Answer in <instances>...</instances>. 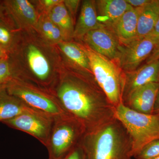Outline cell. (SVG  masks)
<instances>
[{
	"mask_svg": "<svg viewBox=\"0 0 159 159\" xmlns=\"http://www.w3.org/2000/svg\"><path fill=\"white\" fill-rule=\"evenodd\" d=\"M55 96L66 111L82 125L85 134L116 119V107L88 71L62 79Z\"/></svg>",
	"mask_w": 159,
	"mask_h": 159,
	"instance_id": "1",
	"label": "cell"
},
{
	"mask_svg": "<svg viewBox=\"0 0 159 159\" xmlns=\"http://www.w3.org/2000/svg\"><path fill=\"white\" fill-rule=\"evenodd\" d=\"M87 159H132L131 140L123 124L116 119L85 134L81 142Z\"/></svg>",
	"mask_w": 159,
	"mask_h": 159,
	"instance_id": "2",
	"label": "cell"
},
{
	"mask_svg": "<svg viewBox=\"0 0 159 159\" xmlns=\"http://www.w3.org/2000/svg\"><path fill=\"white\" fill-rule=\"evenodd\" d=\"M116 108V118L123 124L131 140L133 157L146 144L159 139V116L140 113L122 103Z\"/></svg>",
	"mask_w": 159,
	"mask_h": 159,
	"instance_id": "3",
	"label": "cell"
},
{
	"mask_svg": "<svg viewBox=\"0 0 159 159\" xmlns=\"http://www.w3.org/2000/svg\"><path fill=\"white\" fill-rule=\"evenodd\" d=\"M79 45L87 56L96 81L112 104L116 107L122 103L123 72L116 61L98 54L87 45Z\"/></svg>",
	"mask_w": 159,
	"mask_h": 159,
	"instance_id": "4",
	"label": "cell"
},
{
	"mask_svg": "<svg viewBox=\"0 0 159 159\" xmlns=\"http://www.w3.org/2000/svg\"><path fill=\"white\" fill-rule=\"evenodd\" d=\"M85 131L70 115L54 118L50 138L46 145L48 159H63L82 142Z\"/></svg>",
	"mask_w": 159,
	"mask_h": 159,
	"instance_id": "5",
	"label": "cell"
},
{
	"mask_svg": "<svg viewBox=\"0 0 159 159\" xmlns=\"http://www.w3.org/2000/svg\"><path fill=\"white\" fill-rule=\"evenodd\" d=\"M6 89L9 94L18 98L26 105L53 118L69 115L55 96L24 84L18 80L11 79L6 84Z\"/></svg>",
	"mask_w": 159,
	"mask_h": 159,
	"instance_id": "6",
	"label": "cell"
},
{
	"mask_svg": "<svg viewBox=\"0 0 159 159\" xmlns=\"http://www.w3.org/2000/svg\"><path fill=\"white\" fill-rule=\"evenodd\" d=\"M54 118L37 110H30L3 121L10 128L31 135L46 146L54 123Z\"/></svg>",
	"mask_w": 159,
	"mask_h": 159,
	"instance_id": "7",
	"label": "cell"
},
{
	"mask_svg": "<svg viewBox=\"0 0 159 159\" xmlns=\"http://www.w3.org/2000/svg\"><path fill=\"white\" fill-rule=\"evenodd\" d=\"M157 46V43L149 36L135 38L127 44L122 45L117 63L124 73L135 70L146 61Z\"/></svg>",
	"mask_w": 159,
	"mask_h": 159,
	"instance_id": "8",
	"label": "cell"
},
{
	"mask_svg": "<svg viewBox=\"0 0 159 159\" xmlns=\"http://www.w3.org/2000/svg\"><path fill=\"white\" fill-rule=\"evenodd\" d=\"M82 40L94 51L117 62L122 45L110 29L100 27L87 33Z\"/></svg>",
	"mask_w": 159,
	"mask_h": 159,
	"instance_id": "9",
	"label": "cell"
},
{
	"mask_svg": "<svg viewBox=\"0 0 159 159\" xmlns=\"http://www.w3.org/2000/svg\"><path fill=\"white\" fill-rule=\"evenodd\" d=\"M151 83H159V59L145 63L135 70L123 72L122 103L137 89Z\"/></svg>",
	"mask_w": 159,
	"mask_h": 159,
	"instance_id": "10",
	"label": "cell"
},
{
	"mask_svg": "<svg viewBox=\"0 0 159 159\" xmlns=\"http://www.w3.org/2000/svg\"><path fill=\"white\" fill-rule=\"evenodd\" d=\"M159 83H151L133 92L124 105L140 113L152 115Z\"/></svg>",
	"mask_w": 159,
	"mask_h": 159,
	"instance_id": "11",
	"label": "cell"
},
{
	"mask_svg": "<svg viewBox=\"0 0 159 159\" xmlns=\"http://www.w3.org/2000/svg\"><path fill=\"white\" fill-rule=\"evenodd\" d=\"M98 22L102 27L109 29L124 14L133 7L125 0L95 1Z\"/></svg>",
	"mask_w": 159,
	"mask_h": 159,
	"instance_id": "12",
	"label": "cell"
},
{
	"mask_svg": "<svg viewBox=\"0 0 159 159\" xmlns=\"http://www.w3.org/2000/svg\"><path fill=\"white\" fill-rule=\"evenodd\" d=\"M141 8L125 11L110 28L122 45H125L136 37L138 17Z\"/></svg>",
	"mask_w": 159,
	"mask_h": 159,
	"instance_id": "13",
	"label": "cell"
},
{
	"mask_svg": "<svg viewBox=\"0 0 159 159\" xmlns=\"http://www.w3.org/2000/svg\"><path fill=\"white\" fill-rule=\"evenodd\" d=\"M102 27L97 20L95 1H84L80 14L74 28L73 38L82 39L87 33Z\"/></svg>",
	"mask_w": 159,
	"mask_h": 159,
	"instance_id": "14",
	"label": "cell"
},
{
	"mask_svg": "<svg viewBox=\"0 0 159 159\" xmlns=\"http://www.w3.org/2000/svg\"><path fill=\"white\" fill-rule=\"evenodd\" d=\"M159 18V0H151L150 2L141 8L136 38H142L150 34Z\"/></svg>",
	"mask_w": 159,
	"mask_h": 159,
	"instance_id": "15",
	"label": "cell"
},
{
	"mask_svg": "<svg viewBox=\"0 0 159 159\" xmlns=\"http://www.w3.org/2000/svg\"><path fill=\"white\" fill-rule=\"evenodd\" d=\"M31 109L33 108L9 94L6 87H0V122L12 119Z\"/></svg>",
	"mask_w": 159,
	"mask_h": 159,
	"instance_id": "16",
	"label": "cell"
},
{
	"mask_svg": "<svg viewBox=\"0 0 159 159\" xmlns=\"http://www.w3.org/2000/svg\"><path fill=\"white\" fill-rule=\"evenodd\" d=\"M4 3L6 10L17 20H25L32 25L37 23L36 11L29 1L12 0L5 1Z\"/></svg>",
	"mask_w": 159,
	"mask_h": 159,
	"instance_id": "17",
	"label": "cell"
},
{
	"mask_svg": "<svg viewBox=\"0 0 159 159\" xmlns=\"http://www.w3.org/2000/svg\"><path fill=\"white\" fill-rule=\"evenodd\" d=\"M27 57L29 66L39 81L45 82L50 77V65L42 52L33 45L28 48Z\"/></svg>",
	"mask_w": 159,
	"mask_h": 159,
	"instance_id": "18",
	"label": "cell"
},
{
	"mask_svg": "<svg viewBox=\"0 0 159 159\" xmlns=\"http://www.w3.org/2000/svg\"><path fill=\"white\" fill-rule=\"evenodd\" d=\"M49 19L59 27L65 38L73 37L74 24L63 1L52 7L49 13Z\"/></svg>",
	"mask_w": 159,
	"mask_h": 159,
	"instance_id": "19",
	"label": "cell"
},
{
	"mask_svg": "<svg viewBox=\"0 0 159 159\" xmlns=\"http://www.w3.org/2000/svg\"><path fill=\"white\" fill-rule=\"evenodd\" d=\"M58 45L64 54L77 66L92 74L87 56L78 44L61 41L58 43Z\"/></svg>",
	"mask_w": 159,
	"mask_h": 159,
	"instance_id": "20",
	"label": "cell"
},
{
	"mask_svg": "<svg viewBox=\"0 0 159 159\" xmlns=\"http://www.w3.org/2000/svg\"><path fill=\"white\" fill-rule=\"evenodd\" d=\"M40 29L46 37L54 42L59 43L65 38L61 30L50 19L43 21Z\"/></svg>",
	"mask_w": 159,
	"mask_h": 159,
	"instance_id": "21",
	"label": "cell"
},
{
	"mask_svg": "<svg viewBox=\"0 0 159 159\" xmlns=\"http://www.w3.org/2000/svg\"><path fill=\"white\" fill-rule=\"evenodd\" d=\"M159 156V139L146 144L134 156L135 159H150Z\"/></svg>",
	"mask_w": 159,
	"mask_h": 159,
	"instance_id": "22",
	"label": "cell"
},
{
	"mask_svg": "<svg viewBox=\"0 0 159 159\" xmlns=\"http://www.w3.org/2000/svg\"><path fill=\"white\" fill-rule=\"evenodd\" d=\"M13 41V34L11 29L0 20V47L7 53L11 48Z\"/></svg>",
	"mask_w": 159,
	"mask_h": 159,
	"instance_id": "23",
	"label": "cell"
},
{
	"mask_svg": "<svg viewBox=\"0 0 159 159\" xmlns=\"http://www.w3.org/2000/svg\"><path fill=\"white\" fill-rule=\"evenodd\" d=\"M12 78L8 57L0 59V87H5Z\"/></svg>",
	"mask_w": 159,
	"mask_h": 159,
	"instance_id": "24",
	"label": "cell"
},
{
	"mask_svg": "<svg viewBox=\"0 0 159 159\" xmlns=\"http://www.w3.org/2000/svg\"><path fill=\"white\" fill-rule=\"evenodd\" d=\"M66 8L70 16L71 19L74 24V20L76 17L77 9L79 6L80 1L77 0H69L64 1Z\"/></svg>",
	"mask_w": 159,
	"mask_h": 159,
	"instance_id": "25",
	"label": "cell"
},
{
	"mask_svg": "<svg viewBox=\"0 0 159 159\" xmlns=\"http://www.w3.org/2000/svg\"><path fill=\"white\" fill-rule=\"evenodd\" d=\"M63 159H87L81 143Z\"/></svg>",
	"mask_w": 159,
	"mask_h": 159,
	"instance_id": "26",
	"label": "cell"
},
{
	"mask_svg": "<svg viewBox=\"0 0 159 159\" xmlns=\"http://www.w3.org/2000/svg\"><path fill=\"white\" fill-rule=\"evenodd\" d=\"M134 8H141L150 2L151 0H125Z\"/></svg>",
	"mask_w": 159,
	"mask_h": 159,
	"instance_id": "27",
	"label": "cell"
},
{
	"mask_svg": "<svg viewBox=\"0 0 159 159\" xmlns=\"http://www.w3.org/2000/svg\"><path fill=\"white\" fill-rule=\"evenodd\" d=\"M147 36L151 38L155 41L157 46H159V18L151 33Z\"/></svg>",
	"mask_w": 159,
	"mask_h": 159,
	"instance_id": "28",
	"label": "cell"
},
{
	"mask_svg": "<svg viewBox=\"0 0 159 159\" xmlns=\"http://www.w3.org/2000/svg\"><path fill=\"white\" fill-rule=\"evenodd\" d=\"M159 59V46H157L151 54L145 61V63H148L154 61Z\"/></svg>",
	"mask_w": 159,
	"mask_h": 159,
	"instance_id": "29",
	"label": "cell"
},
{
	"mask_svg": "<svg viewBox=\"0 0 159 159\" xmlns=\"http://www.w3.org/2000/svg\"><path fill=\"white\" fill-rule=\"evenodd\" d=\"M152 115H159V86L157 92L156 97L154 104L153 114Z\"/></svg>",
	"mask_w": 159,
	"mask_h": 159,
	"instance_id": "30",
	"label": "cell"
},
{
	"mask_svg": "<svg viewBox=\"0 0 159 159\" xmlns=\"http://www.w3.org/2000/svg\"><path fill=\"white\" fill-rule=\"evenodd\" d=\"M61 2V1L59 0H44L42 1V3L44 6L47 8H52Z\"/></svg>",
	"mask_w": 159,
	"mask_h": 159,
	"instance_id": "31",
	"label": "cell"
},
{
	"mask_svg": "<svg viewBox=\"0 0 159 159\" xmlns=\"http://www.w3.org/2000/svg\"><path fill=\"white\" fill-rule=\"evenodd\" d=\"M8 57L7 53L0 47V59Z\"/></svg>",
	"mask_w": 159,
	"mask_h": 159,
	"instance_id": "32",
	"label": "cell"
},
{
	"mask_svg": "<svg viewBox=\"0 0 159 159\" xmlns=\"http://www.w3.org/2000/svg\"><path fill=\"white\" fill-rule=\"evenodd\" d=\"M4 9H6L5 6H4V7H3V6H0V19L4 15Z\"/></svg>",
	"mask_w": 159,
	"mask_h": 159,
	"instance_id": "33",
	"label": "cell"
},
{
	"mask_svg": "<svg viewBox=\"0 0 159 159\" xmlns=\"http://www.w3.org/2000/svg\"><path fill=\"white\" fill-rule=\"evenodd\" d=\"M150 159H159V156L155 157L152 158Z\"/></svg>",
	"mask_w": 159,
	"mask_h": 159,
	"instance_id": "34",
	"label": "cell"
},
{
	"mask_svg": "<svg viewBox=\"0 0 159 159\" xmlns=\"http://www.w3.org/2000/svg\"></svg>",
	"mask_w": 159,
	"mask_h": 159,
	"instance_id": "35",
	"label": "cell"
}]
</instances>
